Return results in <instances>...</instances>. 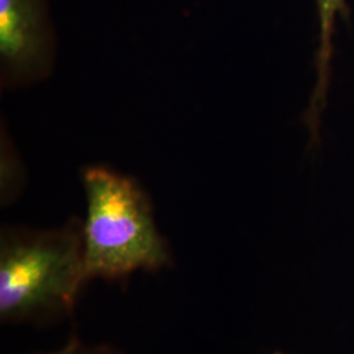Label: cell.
<instances>
[{
  "mask_svg": "<svg viewBox=\"0 0 354 354\" xmlns=\"http://www.w3.org/2000/svg\"><path fill=\"white\" fill-rule=\"evenodd\" d=\"M82 178L87 200L86 279H117L167 266L169 251L140 184L105 167H88Z\"/></svg>",
  "mask_w": 354,
  "mask_h": 354,
  "instance_id": "1",
  "label": "cell"
},
{
  "mask_svg": "<svg viewBox=\"0 0 354 354\" xmlns=\"http://www.w3.org/2000/svg\"><path fill=\"white\" fill-rule=\"evenodd\" d=\"M83 225L48 231L3 230L0 317L17 322L68 311L86 282Z\"/></svg>",
  "mask_w": 354,
  "mask_h": 354,
  "instance_id": "2",
  "label": "cell"
},
{
  "mask_svg": "<svg viewBox=\"0 0 354 354\" xmlns=\"http://www.w3.org/2000/svg\"><path fill=\"white\" fill-rule=\"evenodd\" d=\"M54 55L46 0H0L1 87L19 88L48 77Z\"/></svg>",
  "mask_w": 354,
  "mask_h": 354,
  "instance_id": "3",
  "label": "cell"
},
{
  "mask_svg": "<svg viewBox=\"0 0 354 354\" xmlns=\"http://www.w3.org/2000/svg\"><path fill=\"white\" fill-rule=\"evenodd\" d=\"M319 26H320V44L317 50V83L311 97V104L307 111L306 121L313 136L317 133L319 118L324 108L326 96L328 91L330 58L333 54V33L339 15H348L346 0H317Z\"/></svg>",
  "mask_w": 354,
  "mask_h": 354,
  "instance_id": "4",
  "label": "cell"
},
{
  "mask_svg": "<svg viewBox=\"0 0 354 354\" xmlns=\"http://www.w3.org/2000/svg\"><path fill=\"white\" fill-rule=\"evenodd\" d=\"M49 354H104L100 352H96V351H89V349H84V348H79V346H71V348H66L61 352H57V353H49Z\"/></svg>",
  "mask_w": 354,
  "mask_h": 354,
  "instance_id": "5",
  "label": "cell"
}]
</instances>
